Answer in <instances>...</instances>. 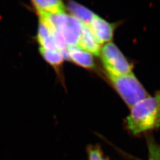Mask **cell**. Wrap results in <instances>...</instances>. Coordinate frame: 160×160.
Here are the masks:
<instances>
[{"label": "cell", "instance_id": "6da1fadb", "mask_svg": "<svg viewBox=\"0 0 160 160\" xmlns=\"http://www.w3.org/2000/svg\"><path fill=\"white\" fill-rule=\"evenodd\" d=\"M126 118L128 129L139 135L160 128V91L135 104Z\"/></svg>", "mask_w": 160, "mask_h": 160}, {"label": "cell", "instance_id": "7a4b0ae2", "mask_svg": "<svg viewBox=\"0 0 160 160\" xmlns=\"http://www.w3.org/2000/svg\"><path fill=\"white\" fill-rule=\"evenodd\" d=\"M109 79L119 96L130 108L149 96L146 89L132 72Z\"/></svg>", "mask_w": 160, "mask_h": 160}, {"label": "cell", "instance_id": "3957f363", "mask_svg": "<svg viewBox=\"0 0 160 160\" xmlns=\"http://www.w3.org/2000/svg\"><path fill=\"white\" fill-rule=\"evenodd\" d=\"M99 55L109 78L122 76L132 72L133 65L113 42L105 44Z\"/></svg>", "mask_w": 160, "mask_h": 160}, {"label": "cell", "instance_id": "277c9868", "mask_svg": "<svg viewBox=\"0 0 160 160\" xmlns=\"http://www.w3.org/2000/svg\"><path fill=\"white\" fill-rule=\"evenodd\" d=\"M46 16L52 31L59 33L68 47L77 46L83 26L79 20L66 13Z\"/></svg>", "mask_w": 160, "mask_h": 160}, {"label": "cell", "instance_id": "5b68a950", "mask_svg": "<svg viewBox=\"0 0 160 160\" xmlns=\"http://www.w3.org/2000/svg\"><path fill=\"white\" fill-rule=\"evenodd\" d=\"M88 26L100 44L111 42L116 27V24L110 23L97 15H95Z\"/></svg>", "mask_w": 160, "mask_h": 160}, {"label": "cell", "instance_id": "8992f818", "mask_svg": "<svg viewBox=\"0 0 160 160\" xmlns=\"http://www.w3.org/2000/svg\"><path fill=\"white\" fill-rule=\"evenodd\" d=\"M66 58L70 59L75 64L85 69H89L95 68L93 55L78 46L68 47Z\"/></svg>", "mask_w": 160, "mask_h": 160}, {"label": "cell", "instance_id": "52a82bcc", "mask_svg": "<svg viewBox=\"0 0 160 160\" xmlns=\"http://www.w3.org/2000/svg\"><path fill=\"white\" fill-rule=\"evenodd\" d=\"M77 46L95 56H99L102 49L101 44L94 37L89 26L85 24H83Z\"/></svg>", "mask_w": 160, "mask_h": 160}, {"label": "cell", "instance_id": "ba28073f", "mask_svg": "<svg viewBox=\"0 0 160 160\" xmlns=\"http://www.w3.org/2000/svg\"><path fill=\"white\" fill-rule=\"evenodd\" d=\"M38 15H56L65 13L63 0H32Z\"/></svg>", "mask_w": 160, "mask_h": 160}, {"label": "cell", "instance_id": "9c48e42d", "mask_svg": "<svg viewBox=\"0 0 160 160\" xmlns=\"http://www.w3.org/2000/svg\"><path fill=\"white\" fill-rule=\"evenodd\" d=\"M68 8L72 16L77 18L83 24L87 26L91 22L92 19L96 15L90 9L73 1L68 2Z\"/></svg>", "mask_w": 160, "mask_h": 160}, {"label": "cell", "instance_id": "30bf717a", "mask_svg": "<svg viewBox=\"0 0 160 160\" xmlns=\"http://www.w3.org/2000/svg\"><path fill=\"white\" fill-rule=\"evenodd\" d=\"M39 52L43 58L55 68H59L66 59L63 54L58 50H49L39 48Z\"/></svg>", "mask_w": 160, "mask_h": 160}, {"label": "cell", "instance_id": "8fae6325", "mask_svg": "<svg viewBox=\"0 0 160 160\" xmlns=\"http://www.w3.org/2000/svg\"><path fill=\"white\" fill-rule=\"evenodd\" d=\"M148 146L149 152L148 160H160V146L151 138H148Z\"/></svg>", "mask_w": 160, "mask_h": 160}, {"label": "cell", "instance_id": "7c38bea8", "mask_svg": "<svg viewBox=\"0 0 160 160\" xmlns=\"http://www.w3.org/2000/svg\"><path fill=\"white\" fill-rule=\"evenodd\" d=\"M88 153L89 160H107L98 146H89L88 148Z\"/></svg>", "mask_w": 160, "mask_h": 160}]
</instances>
